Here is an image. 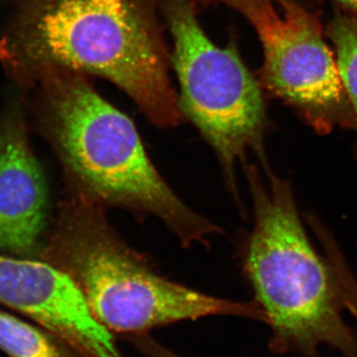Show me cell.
<instances>
[{"label": "cell", "mask_w": 357, "mask_h": 357, "mask_svg": "<svg viewBox=\"0 0 357 357\" xmlns=\"http://www.w3.org/2000/svg\"><path fill=\"white\" fill-rule=\"evenodd\" d=\"M105 211L98 202L73 191L45 257L75 281L95 318L112 335L147 333L211 316L265 323L255 302L220 299L157 273L119 236Z\"/></svg>", "instance_id": "cell-4"}, {"label": "cell", "mask_w": 357, "mask_h": 357, "mask_svg": "<svg viewBox=\"0 0 357 357\" xmlns=\"http://www.w3.org/2000/svg\"><path fill=\"white\" fill-rule=\"evenodd\" d=\"M255 223L244 270L270 328L276 354L323 357L333 349L357 357V331L347 323L337 279L314 248L301 220L292 185L273 171L243 162Z\"/></svg>", "instance_id": "cell-3"}, {"label": "cell", "mask_w": 357, "mask_h": 357, "mask_svg": "<svg viewBox=\"0 0 357 357\" xmlns=\"http://www.w3.org/2000/svg\"><path fill=\"white\" fill-rule=\"evenodd\" d=\"M155 8V0H18L0 64L20 89L50 67L102 77L154 126L175 128L184 115Z\"/></svg>", "instance_id": "cell-1"}, {"label": "cell", "mask_w": 357, "mask_h": 357, "mask_svg": "<svg viewBox=\"0 0 357 357\" xmlns=\"http://www.w3.org/2000/svg\"><path fill=\"white\" fill-rule=\"evenodd\" d=\"M17 95L0 117V249L23 252L43 229L47 192Z\"/></svg>", "instance_id": "cell-8"}, {"label": "cell", "mask_w": 357, "mask_h": 357, "mask_svg": "<svg viewBox=\"0 0 357 357\" xmlns=\"http://www.w3.org/2000/svg\"><path fill=\"white\" fill-rule=\"evenodd\" d=\"M347 13L357 16V0H337Z\"/></svg>", "instance_id": "cell-13"}, {"label": "cell", "mask_w": 357, "mask_h": 357, "mask_svg": "<svg viewBox=\"0 0 357 357\" xmlns=\"http://www.w3.org/2000/svg\"><path fill=\"white\" fill-rule=\"evenodd\" d=\"M174 48L178 105L215 150L227 184L238 198L236 167L251 151L268 167V128L262 88L232 45L222 48L204 33L192 0H159ZM239 199V198H238Z\"/></svg>", "instance_id": "cell-5"}, {"label": "cell", "mask_w": 357, "mask_h": 357, "mask_svg": "<svg viewBox=\"0 0 357 357\" xmlns=\"http://www.w3.org/2000/svg\"><path fill=\"white\" fill-rule=\"evenodd\" d=\"M22 91L60 157L73 191L105 208L155 217L181 244L208 245L220 229L183 203L152 163L132 121L83 73L46 68Z\"/></svg>", "instance_id": "cell-2"}, {"label": "cell", "mask_w": 357, "mask_h": 357, "mask_svg": "<svg viewBox=\"0 0 357 357\" xmlns=\"http://www.w3.org/2000/svg\"><path fill=\"white\" fill-rule=\"evenodd\" d=\"M0 351L9 357H82L47 331L0 312Z\"/></svg>", "instance_id": "cell-9"}, {"label": "cell", "mask_w": 357, "mask_h": 357, "mask_svg": "<svg viewBox=\"0 0 357 357\" xmlns=\"http://www.w3.org/2000/svg\"><path fill=\"white\" fill-rule=\"evenodd\" d=\"M126 340L145 357H183L160 344L149 333L129 335Z\"/></svg>", "instance_id": "cell-11"}, {"label": "cell", "mask_w": 357, "mask_h": 357, "mask_svg": "<svg viewBox=\"0 0 357 357\" xmlns=\"http://www.w3.org/2000/svg\"><path fill=\"white\" fill-rule=\"evenodd\" d=\"M0 304L34 319L82 357H126L75 281L50 262L0 256Z\"/></svg>", "instance_id": "cell-7"}, {"label": "cell", "mask_w": 357, "mask_h": 357, "mask_svg": "<svg viewBox=\"0 0 357 357\" xmlns=\"http://www.w3.org/2000/svg\"><path fill=\"white\" fill-rule=\"evenodd\" d=\"M217 1L222 2V3L227 4V6L231 7V8L236 9L237 11L241 13V11H243L252 0H217Z\"/></svg>", "instance_id": "cell-12"}, {"label": "cell", "mask_w": 357, "mask_h": 357, "mask_svg": "<svg viewBox=\"0 0 357 357\" xmlns=\"http://www.w3.org/2000/svg\"><path fill=\"white\" fill-rule=\"evenodd\" d=\"M241 14L262 44L261 88L319 134L352 128L351 105L319 16L298 0H253Z\"/></svg>", "instance_id": "cell-6"}, {"label": "cell", "mask_w": 357, "mask_h": 357, "mask_svg": "<svg viewBox=\"0 0 357 357\" xmlns=\"http://www.w3.org/2000/svg\"><path fill=\"white\" fill-rule=\"evenodd\" d=\"M326 34L335 47L340 79L351 105L352 128L357 135V16L344 10L337 13ZM354 150L357 157V140Z\"/></svg>", "instance_id": "cell-10"}]
</instances>
